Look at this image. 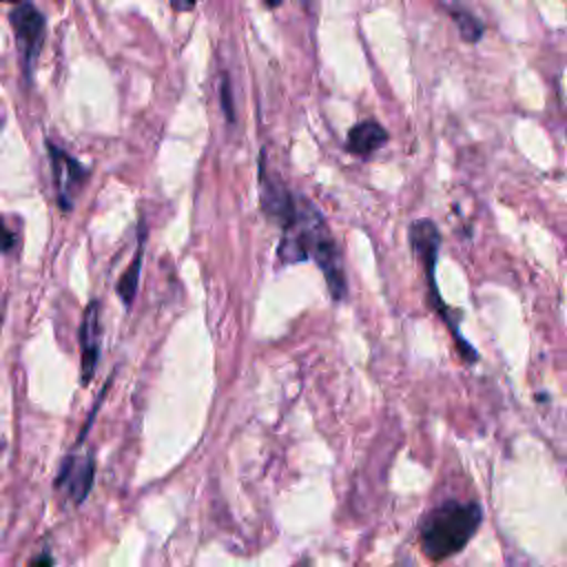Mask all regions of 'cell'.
<instances>
[{
  "label": "cell",
  "mask_w": 567,
  "mask_h": 567,
  "mask_svg": "<svg viewBox=\"0 0 567 567\" xmlns=\"http://www.w3.org/2000/svg\"><path fill=\"white\" fill-rule=\"evenodd\" d=\"M281 230H284V237L277 248L279 259L284 264L315 259L326 277L332 299L343 301L348 295L343 259L321 210L301 195L297 202L295 219Z\"/></svg>",
  "instance_id": "cell-1"
},
{
  "label": "cell",
  "mask_w": 567,
  "mask_h": 567,
  "mask_svg": "<svg viewBox=\"0 0 567 567\" xmlns=\"http://www.w3.org/2000/svg\"><path fill=\"white\" fill-rule=\"evenodd\" d=\"M481 523V503L447 498L419 520V547L430 560L450 558L465 549Z\"/></svg>",
  "instance_id": "cell-2"
},
{
  "label": "cell",
  "mask_w": 567,
  "mask_h": 567,
  "mask_svg": "<svg viewBox=\"0 0 567 567\" xmlns=\"http://www.w3.org/2000/svg\"><path fill=\"white\" fill-rule=\"evenodd\" d=\"M410 246L423 268V272L427 275V288H430V295H432V306L436 308V312L450 323L456 341L461 343L463 348V359L474 363L476 361V352L474 348L463 341V337L458 334V330L452 326V321L447 319V312H445V306L441 301V295H439V288H436V279H434V270H436V261H439V248H441V233L436 228V224L432 219H416L412 226H410Z\"/></svg>",
  "instance_id": "cell-3"
},
{
  "label": "cell",
  "mask_w": 567,
  "mask_h": 567,
  "mask_svg": "<svg viewBox=\"0 0 567 567\" xmlns=\"http://www.w3.org/2000/svg\"><path fill=\"white\" fill-rule=\"evenodd\" d=\"M9 20L13 24V33H16V42H18V51H20V58H22L24 73L31 78L35 58H38V53L42 49V40H44V18L31 2L22 0L9 13Z\"/></svg>",
  "instance_id": "cell-4"
},
{
  "label": "cell",
  "mask_w": 567,
  "mask_h": 567,
  "mask_svg": "<svg viewBox=\"0 0 567 567\" xmlns=\"http://www.w3.org/2000/svg\"><path fill=\"white\" fill-rule=\"evenodd\" d=\"M49 157H51V168H53V182L58 190V204L62 210H71L75 204L78 193L82 190L89 168L82 166L75 157H71L66 151L58 148L55 144H47Z\"/></svg>",
  "instance_id": "cell-5"
},
{
  "label": "cell",
  "mask_w": 567,
  "mask_h": 567,
  "mask_svg": "<svg viewBox=\"0 0 567 567\" xmlns=\"http://www.w3.org/2000/svg\"><path fill=\"white\" fill-rule=\"evenodd\" d=\"M259 182H261V208H264V215L268 219H272L277 226L286 228L292 219H295V213H297V202L299 197L292 195L286 184L277 177V175H270L264 171H259Z\"/></svg>",
  "instance_id": "cell-6"
},
{
  "label": "cell",
  "mask_w": 567,
  "mask_h": 567,
  "mask_svg": "<svg viewBox=\"0 0 567 567\" xmlns=\"http://www.w3.org/2000/svg\"><path fill=\"white\" fill-rule=\"evenodd\" d=\"M102 343V323H100V301L93 299L82 317L80 326V348H82V383L86 385L93 379Z\"/></svg>",
  "instance_id": "cell-7"
},
{
  "label": "cell",
  "mask_w": 567,
  "mask_h": 567,
  "mask_svg": "<svg viewBox=\"0 0 567 567\" xmlns=\"http://www.w3.org/2000/svg\"><path fill=\"white\" fill-rule=\"evenodd\" d=\"M93 472H95V465L89 454L86 456H66L58 472L55 485L62 487L73 503H82L93 485Z\"/></svg>",
  "instance_id": "cell-8"
},
{
  "label": "cell",
  "mask_w": 567,
  "mask_h": 567,
  "mask_svg": "<svg viewBox=\"0 0 567 567\" xmlns=\"http://www.w3.org/2000/svg\"><path fill=\"white\" fill-rule=\"evenodd\" d=\"M385 142H388V131L374 120H363L348 131L346 151L357 157H370L374 151L385 146Z\"/></svg>",
  "instance_id": "cell-9"
},
{
  "label": "cell",
  "mask_w": 567,
  "mask_h": 567,
  "mask_svg": "<svg viewBox=\"0 0 567 567\" xmlns=\"http://www.w3.org/2000/svg\"><path fill=\"white\" fill-rule=\"evenodd\" d=\"M144 239H146V230L144 226L140 224V235H137V248H135V255L128 264V268L124 270V275L120 277L117 281V295L122 299V303L128 308L135 299V292H137V284H140V272H142V259H144Z\"/></svg>",
  "instance_id": "cell-10"
},
{
  "label": "cell",
  "mask_w": 567,
  "mask_h": 567,
  "mask_svg": "<svg viewBox=\"0 0 567 567\" xmlns=\"http://www.w3.org/2000/svg\"><path fill=\"white\" fill-rule=\"evenodd\" d=\"M452 16H454V20L458 24V31H461L463 40H467V42L481 40L483 24L472 13H467V11H452Z\"/></svg>",
  "instance_id": "cell-11"
},
{
  "label": "cell",
  "mask_w": 567,
  "mask_h": 567,
  "mask_svg": "<svg viewBox=\"0 0 567 567\" xmlns=\"http://www.w3.org/2000/svg\"><path fill=\"white\" fill-rule=\"evenodd\" d=\"M219 97H221V109L228 122H235V106H233V91H230V82L224 75L221 84H219Z\"/></svg>",
  "instance_id": "cell-12"
},
{
  "label": "cell",
  "mask_w": 567,
  "mask_h": 567,
  "mask_svg": "<svg viewBox=\"0 0 567 567\" xmlns=\"http://www.w3.org/2000/svg\"><path fill=\"white\" fill-rule=\"evenodd\" d=\"M16 244H18V237H16V233L4 224V219L0 217V250L2 252H11L13 248H16Z\"/></svg>",
  "instance_id": "cell-13"
},
{
  "label": "cell",
  "mask_w": 567,
  "mask_h": 567,
  "mask_svg": "<svg viewBox=\"0 0 567 567\" xmlns=\"http://www.w3.org/2000/svg\"><path fill=\"white\" fill-rule=\"evenodd\" d=\"M195 2L197 0H171L173 9H177V11H190L195 7Z\"/></svg>",
  "instance_id": "cell-14"
},
{
  "label": "cell",
  "mask_w": 567,
  "mask_h": 567,
  "mask_svg": "<svg viewBox=\"0 0 567 567\" xmlns=\"http://www.w3.org/2000/svg\"><path fill=\"white\" fill-rule=\"evenodd\" d=\"M42 563H47V565H51V563H53V560H51V558H49V556H40V558H35V560H33V565H42Z\"/></svg>",
  "instance_id": "cell-15"
},
{
  "label": "cell",
  "mask_w": 567,
  "mask_h": 567,
  "mask_svg": "<svg viewBox=\"0 0 567 567\" xmlns=\"http://www.w3.org/2000/svg\"><path fill=\"white\" fill-rule=\"evenodd\" d=\"M266 4H268V7H279L281 0H266Z\"/></svg>",
  "instance_id": "cell-16"
},
{
  "label": "cell",
  "mask_w": 567,
  "mask_h": 567,
  "mask_svg": "<svg viewBox=\"0 0 567 567\" xmlns=\"http://www.w3.org/2000/svg\"><path fill=\"white\" fill-rule=\"evenodd\" d=\"M4 2H13V4H18V2H22V0H4Z\"/></svg>",
  "instance_id": "cell-17"
}]
</instances>
